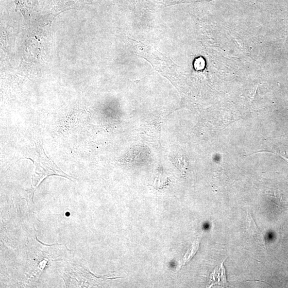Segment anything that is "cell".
Here are the masks:
<instances>
[{"label":"cell","instance_id":"cell-1","mask_svg":"<svg viewBox=\"0 0 288 288\" xmlns=\"http://www.w3.org/2000/svg\"><path fill=\"white\" fill-rule=\"evenodd\" d=\"M19 160L29 159L33 161L35 170L32 183L37 187L45 178L51 176H59L74 181L73 178L64 172L54 162L48 157L43 148L41 137L36 134L28 138V142L20 147Z\"/></svg>","mask_w":288,"mask_h":288},{"label":"cell","instance_id":"cell-2","mask_svg":"<svg viewBox=\"0 0 288 288\" xmlns=\"http://www.w3.org/2000/svg\"><path fill=\"white\" fill-rule=\"evenodd\" d=\"M136 6L139 5L144 8L153 10L154 8L166 7L183 2V0H130Z\"/></svg>","mask_w":288,"mask_h":288},{"label":"cell","instance_id":"cell-4","mask_svg":"<svg viewBox=\"0 0 288 288\" xmlns=\"http://www.w3.org/2000/svg\"><path fill=\"white\" fill-rule=\"evenodd\" d=\"M211 280L213 284L211 286L218 285L222 287H226L227 281L226 278L225 269L222 263L218 270H215L212 274Z\"/></svg>","mask_w":288,"mask_h":288},{"label":"cell","instance_id":"cell-5","mask_svg":"<svg viewBox=\"0 0 288 288\" xmlns=\"http://www.w3.org/2000/svg\"><path fill=\"white\" fill-rule=\"evenodd\" d=\"M200 246V240L199 238L195 240L192 243V245L190 248L182 259L181 268L186 265L191 260L193 257L196 254Z\"/></svg>","mask_w":288,"mask_h":288},{"label":"cell","instance_id":"cell-6","mask_svg":"<svg viewBox=\"0 0 288 288\" xmlns=\"http://www.w3.org/2000/svg\"><path fill=\"white\" fill-rule=\"evenodd\" d=\"M175 162H176V165L178 167L179 169H180L183 173H186L187 170V164L186 160L184 159V157H181V158H176Z\"/></svg>","mask_w":288,"mask_h":288},{"label":"cell","instance_id":"cell-3","mask_svg":"<svg viewBox=\"0 0 288 288\" xmlns=\"http://www.w3.org/2000/svg\"><path fill=\"white\" fill-rule=\"evenodd\" d=\"M248 220L249 221V230L255 242L258 245L265 249V240L264 236L259 229L253 218L251 213L248 214Z\"/></svg>","mask_w":288,"mask_h":288}]
</instances>
